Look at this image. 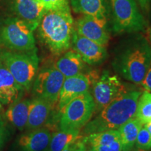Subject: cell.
I'll list each match as a JSON object with an SVG mask.
<instances>
[{
    "instance_id": "1",
    "label": "cell",
    "mask_w": 151,
    "mask_h": 151,
    "mask_svg": "<svg viewBox=\"0 0 151 151\" xmlns=\"http://www.w3.org/2000/svg\"><path fill=\"white\" fill-rule=\"evenodd\" d=\"M151 65V43L138 35L130 38L118 48L113 67L116 72L128 81L141 85Z\"/></svg>"
},
{
    "instance_id": "2",
    "label": "cell",
    "mask_w": 151,
    "mask_h": 151,
    "mask_svg": "<svg viewBox=\"0 0 151 151\" xmlns=\"http://www.w3.org/2000/svg\"><path fill=\"white\" fill-rule=\"evenodd\" d=\"M37 29L41 41L52 54H63L70 48L74 29L71 9L46 11Z\"/></svg>"
},
{
    "instance_id": "3",
    "label": "cell",
    "mask_w": 151,
    "mask_h": 151,
    "mask_svg": "<svg viewBox=\"0 0 151 151\" xmlns=\"http://www.w3.org/2000/svg\"><path fill=\"white\" fill-rule=\"evenodd\" d=\"M141 92L127 91L99 111L83 127L86 135L96 132L116 130L136 116L138 100Z\"/></svg>"
},
{
    "instance_id": "4",
    "label": "cell",
    "mask_w": 151,
    "mask_h": 151,
    "mask_svg": "<svg viewBox=\"0 0 151 151\" xmlns=\"http://www.w3.org/2000/svg\"><path fill=\"white\" fill-rule=\"evenodd\" d=\"M0 60L23 90L30 89L39 71L37 48L25 52L0 51Z\"/></svg>"
},
{
    "instance_id": "5",
    "label": "cell",
    "mask_w": 151,
    "mask_h": 151,
    "mask_svg": "<svg viewBox=\"0 0 151 151\" xmlns=\"http://www.w3.org/2000/svg\"><path fill=\"white\" fill-rule=\"evenodd\" d=\"M112 29L116 34L139 33L148 29V22L136 0H109Z\"/></svg>"
},
{
    "instance_id": "6",
    "label": "cell",
    "mask_w": 151,
    "mask_h": 151,
    "mask_svg": "<svg viewBox=\"0 0 151 151\" xmlns=\"http://www.w3.org/2000/svg\"><path fill=\"white\" fill-rule=\"evenodd\" d=\"M0 46L16 52L37 48L33 31L18 17L6 18L0 22Z\"/></svg>"
},
{
    "instance_id": "7",
    "label": "cell",
    "mask_w": 151,
    "mask_h": 151,
    "mask_svg": "<svg viewBox=\"0 0 151 151\" xmlns=\"http://www.w3.org/2000/svg\"><path fill=\"white\" fill-rule=\"evenodd\" d=\"M94 113L93 97L89 91L85 92L73 98L60 112V129L81 131L91 120Z\"/></svg>"
},
{
    "instance_id": "8",
    "label": "cell",
    "mask_w": 151,
    "mask_h": 151,
    "mask_svg": "<svg viewBox=\"0 0 151 151\" xmlns=\"http://www.w3.org/2000/svg\"><path fill=\"white\" fill-rule=\"evenodd\" d=\"M89 77L92 85L91 94L95 104V112H99L113 100L127 91L118 76L112 74L109 71H103L97 78L90 76Z\"/></svg>"
},
{
    "instance_id": "9",
    "label": "cell",
    "mask_w": 151,
    "mask_h": 151,
    "mask_svg": "<svg viewBox=\"0 0 151 151\" xmlns=\"http://www.w3.org/2000/svg\"><path fill=\"white\" fill-rule=\"evenodd\" d=\"M65 79L63 74L55 65L38 71L32 85L35 97L46 100L55 108L58 106Z\"/></svg>"
},
{
    "instance_id": "10",
    "label": "cell",
    "mask_w": 151,
    "mask_h": 151,
    "mask_svg": "<svg viewBox=\"0 0 151 151\" xmlns=\"http://www.w3.org/2000/svg\"><path fill=\"white\" fill-rule=\"evenodd\" d=\"M108 23L106 19L81 15L74 22V30L83 37L106 47L110 40Z\"/></svg>"
},
{
    "instance_id": "11",
    "label": "cell",
    "mask_w": 151,
    "mask_h": 151,
    "mask_svg": "<svg viewBox=\"0 0 151 151\" xmlns=\"http://www.w3.org/2000/svg\"><path fill=\"white\" fill-rule=\"evenodd\" d=\"M71 46L81 56L85 63L91 66L102 63L108 55L105 46L83 37L74 29L71 37Z\"/></svg>"
},
{
    "instance_id": "12",
    "label": "cell",
    "mask_w": 151,
    "mask_h": 151,
    "mask_svg": "<svg viewBox=\"0 0 151 151\" xmlns=\"http://www.w3.org/2000/svg\"><path fill=\"white\" fill-rule=\"evenodd\" d=\"M91 81L87 74H78L74 76L66 78L62 84L58 102V108L60 113L65 106L73 98L85 92L89 91Z\"/></svg>"
},
{
    "instance_id": "13",
    "label": "cell",
    "mask_w": 151,
    "mask_h": 151,
    "mask_svg": "<svg viewBox=\"0 0 151 151\" xmlns=\"http://www.w3.org/2000/svg\"><path fill=\"white\" fill-rule=\"evenodd\" d=\"M14 9L18 16L34 32L37 29L46 9L35 0H14Z\"/></svg>"
},
{
    "instance_id": "14",
    "label": "cell",
    "mask_w": 151,
    "mask_h": 151,
    "mask_svg": "<svg viewBox=\"0 0 151 151\" xmlns=\"http://www.w3.org/2000/svg\"><path fill=\"white\" fill-rule=\"evenodd\" d=\"M52 133L43 127L29 130L22 134L18 140L20 151H48Z\"/></svg>"
},
{
    "instance_id": "15",
    "label": "cell",
    "mask_w": 151,
    "mask_h": 151,
    "mask_svg": "<svg viewBox=\"0 0 151 151\" xmlns=\"http://www.w3.org/2000/svg\"><path fill=\"white\" fill-rule=\"evenodd\" d=\"M53 109L50 103L40 97H35L30 99L26 129L29 131L44 127L48 121Z\"/></svg>"
},
{
    "instance_id": "16",
    "label": "cell",
    "mask_w": 151,
    "mask_h": 151,
    "mask_svg": "<svg viewBox=\"0 0 151 151\" xmlns=\"http://www.w3.org/2000/svg\"><path fill=\"white\" fill-rule=\"evenodd\" d=\"M69 2L70 8L76 14L108 20L111 18L109 0H69Z\"/></svg>"
},
{
    "instance_id": "17",
    "label": "cell",
    "mask_w": 151,
    "mask_h": 151,
    "mask_svg": "<svg viewBox=\"0 0 151 151\" xmlns=\"http://www.w3.org/2000/svg\"><path fill=\"white\" fill-rule=\"evenodd\" d=\"M22 91V88L0 60V104L1 106L10 105L18 99Z\"/></svg>"
},
{
    "instance_id": "18",
    "label": "cell",
    "mask_w": 151,
    "mask_h": 151,
    "mask_svg": "<svg viewBox=\"0 0 151 151\" xmlns=\"http://www.w3.org/2000/svg\"><path fill=\"white\" fill-rule=\"evenodd\" d=\"M55 66L66 78L83 73L86 63L76 52L69 49L62 54Z\"/></svg>"
},
{
    "instance_id": "19",
    "label": "cell",
    "mask_w": 151,
    "mask_h": 151,
    "mask_svg": "<svg viewBox=\"0 0 151 151\" xmlns=\"http://www.w3.org/2000/svg\"><path fill=\"white\" fill-rule=\"evenodd\" d=\"M30 99L18 98L11 103L6 111V117L15 127L20 131L27 127Z\"/></svg>"
},
{
    "instance_id": "20",
    "label": "cell",
    "mask_w": 151,
    "mask_h": 151,
    "mask_svg": "<svg viewBox=\"0 0 151 151\" xmlns=\"http://www.w3.org/2000/svg\"><path fill=\"white\" fill-rule=\"evenodd\" d=\"M143 125L140 120L134 117L118 128L122 151H130L134 148L137 135Z\"/></svg>"
},
{
    "instance_id": "21",
    "label": "cell",
    "mask_w": 151,
    "mask_h": 151,
    "mask_svg": "<svg viewBox=\"0 0 151 151\" xmlns=\"http://www.w3.org/2000/svg\"><path fill=\"white\" fill-rule=\"evenodd\" d=\"M78 130H62L52 133L48 151H62L76 140L80 135Z\"/></svg>"
},
{
    "instance_id": "22",
    "label": "cell",
    "mask_w": 151,
    "mask_h": 151,
    "mask_svg": "<svg viewBox=\"0 0 151 151\" xmlns=\"http://www.w3.org/2000/svg\"><path fill=\"white\" fill-rule=\"evenodd\" d=\"M119 139L120 134L118 129L96 132L86 135V137H83L87 146L90 147V148L95 146L109 144Z\"/></svg>"
},
{
    "instance_id": "23",
    "label": "cell",
    "mask_w": 151,
    "mask_h": 151,
    "mask_svg": "<svg viewBox=\"0 0 151 151\" xmlns=\"http://www.w3.org/2000/svg\"><path fill=\"white\" fill-rule=\"evenodd\" d=\"M135 117L143 124L151 120V92L145 91L141 93L138 100Z\"/></svg>"
},
{
    "instance_id": "24",
    "label": "cell",
    "mask_w": 151,
    "mask_h": 151,
    "mask_svg": "<svg viewBox=\"0 0 151 151\" xmlns=\"http://www.w3.org/2000/svg\"><path fill=\"white\" fill-rule=\"evenodd\" d=\"M135 145L137 148L143 150L151 149V134L144 125L139 130Z\"/></svg>"
},
{
    "instance_id": "25",
    "label": "cell",
    "mask_w": 151,
    "mask_h": 151,
    "mask_svg": "<svg viewBox=\"0 0 151 151\" xmlns=\"http://www.w3.org/2000/svg\"><path fill=\"white\" fill-rule=\"evenodd\" d=\"M41 2L46 11L70 9L69 0H41Z\"/></svg>"
},
{
    "instance_id": "26",
    "label": "cell",
    "mask_w": 151,
    "mask_h": 151,
    "mask_svg": "<svg viewBox=\"0 0 151 151\" xmlns=\"http://www.w3.org/2000/svg\"><path fill=\"white\" fill-rule=\"evenodd\" d=\"M92 149L94 151H122V144L120 139L109 144L95 146L92 148Z\"/></svg>"
},
{
    "instance_id": "27",
    "label": "cell",
    "mask_w": 151,
    "mask_h": 151,
    "mask_svg": "<svg viewBox=\"0 0 151 151\" xmlns=\"http://www.w3.org/2000/svg\"><path fill=\"white\" fill-rule=\"evenodd\" d=\"M87 150H88V146L85 142L83 137H80L79 136L72 144L62 151H86Z\"/></svg>"
},
{
    "instance_id": "28",
    "label": "cell",
    "mask_w": 151,
    "mask_h": 151,
    "mask_svg": "<svg viewBox=\"0 0 151 151\" xmlns=\"http://www.w3.org/2000/svg\"><path fill=\"white\" fill-rule=\"evenodd\" d=\"M141 85L146 91L151 92V65L148 68L146 74Z\"/></svg>"
},
{
    "instance_id": "29",
    "label": "cell",
    "mask_w": 151,
    "mask_h": 151,
    "mask_svg": "<svg viewBox=\"0 0 151 151\" xmlns=\"http://www.w3.org/2000/svg\"><path fill=\"white\" fill-rule=\"evenodd\" d=\"M143 13L148 14L151 9V0H136Z\"/></svg>"
},
{
    "instance_id": "30",
    "label": "cell",
    "mask_w": 151,
    "mask_h": 151,
    "mask_svg": "<svg viewBox=\"0 0 151 151\" xmlns=\"http://www.w3.org/2000/svg\"><path fill=\"white\" fill-rule=\"evenodd\" d=\"M6 136V132L4 122L2 118L0 116V150L2 148L4 143L5 142Z\"/></svg>"
},
{
    "instance_id": "31",
    "label": "cell",
    "mask_w": 151,
    "mask_h": 151,
    "mask_svg": "<svg viewBox=\"0 0 151 151\" xmlns=\"http://www.w3.org/2000/svg\"><path fill=\"white\" fill-rule=\"evenodd\" d=\"M143 125L146 127V128L147 129V130L149 132V133L151 134V120H150L148 122H147L146 124H143Z\"/></svg>"
},
{
    "instance_id": "32",
    "label": "cell",
    "mask_w": 151,
    "mask_h": 151,
    "mask_svg": "<svg viewBox=\"0 0 151 151\" xmlns=\"http://www.w3.org/2000/svg\"><path fill=\"white\" fill-rule=\"evenodd\" d=\"M147 31H148V34L149 41H150V43H151V27L148 28V29H147Z\"/></svg>"
},
{
    "instance_id": "33",
    "label": "cell",
    "mask_w": 151,
    "mask_h": 151,
    "mask_svg": "<svg viewBox=\"0 0 151 151\" xmlns=\"http://www.w3.org/2000/svg\"><path fill=\"white\" fill-rule=\"evenodd\" d=\"M130 151H150V150H143V149H140V148H132Z\"/></svg>"
},
{
    "instance_id": "34",
    "label": "cell",
    "mask_w": 151,
    "mask_h": 151,
    "mask_svg": "<svg viewBox=\"0 0 151 151\" xmlns=\"http://www.w3.org/2000/svg\"><path fill=\"white\" fill-rule=\"evenodd\" d=\"M86 151H94V150H92V148H90V149H88V150H86Z\"/></svg>"
},
{
    "instance_id": "35",
    "label": "cell",
    "mask_w": 151,
    "mask_h": 151,
    "mask_svg": "<svg viewBox=\"0 0 151 151\" xmlns=\"http://www.w3.org/2000/svg\"><path fill=\"white\" fill-rule=\"evenodd\" d=\"M35 1H39V2H41V0H35Z\"/></svg>"
},
{
    "instance_id": "36",
    "label": "cell",
    "mask_w": 151,
    "mask_h": 151,
    "mask_svg": "<svg viewBox=\"0 0 151 151\" xmlns=\"http://www.w3.org/2000/svg\"><path fill=\"white\" fill-rule=\"evenodd\" d=\"M1 108H2V106H1V104H0V109H1Z\"/></svg>"
}]
</instances>
